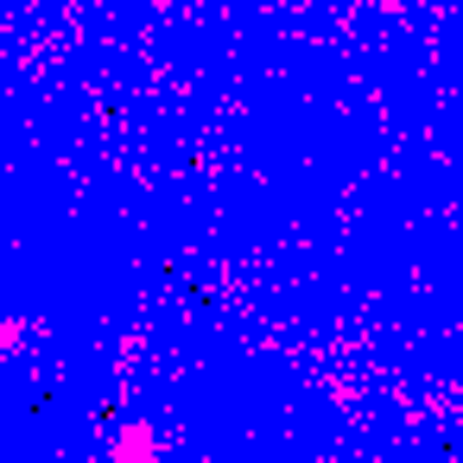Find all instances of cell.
<instances>
[{"instance_id":"cell-1","label":"cell","mask_w":463,"mask_h":463,"mask_svg":"<svg viewBox=\"0 0 463 463\" xmlns=\"http://www.w3.org/2000/svg\"><path fill=\"white\" fill-rule=\"evenodd\" d=\"M20 337H26V324H20V317H7V324H0V349H13Z\"/></svg>"}]
</instances>
